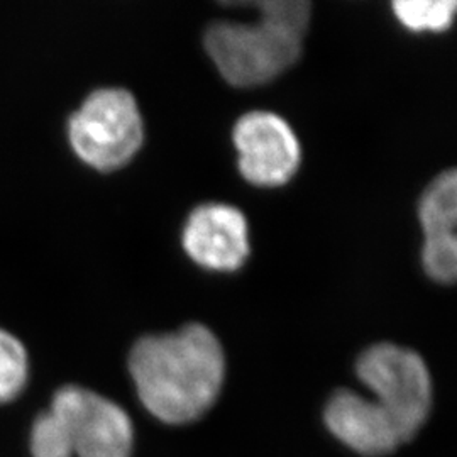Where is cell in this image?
Instances as JSON below:
<instances>
[{
  "label": "cell",
  "instance_id": "1",
  "mask_svg": "<svg viewBox=\"0 0 457 457\" xmlns=\"http://www.w3.org/2000/svg\"><path fill=\"white\" fill-rule=\"evenodd\" d=\"M129 370L139 400L164 424H188L212 407L222 390L226 358L202 324L147 336L132 347Z\"/></svg>",
  "mask_w": 457,
  "mask_h": 457
},
{
  "label": "cell",
  "instance_id": "2",
  "mask_svg": "<svg viewBox=\"0 0 457 457\" xmlns=\"http://www.w3.org/2000/svg\"><path fill=\"white\" fill-rule=\"evenodd\" d=\"M256 22L219 21L205 31L204 45L230 85L254 87L271 82L296 63L311 24V2H251Z\"/></svg>",
  "mask_w": 457,
  "mask_h": 457
},
{
  "label": "cell",
  "instance_id": "3",
  "mask_svg": "<svg viewBox=\"0 0 457 457\" xmlns=\"http://www.w3.org/2000/svg\"><path fill=\"white\" fill-rule=\"evenodd\" d=\"M356 371L402 442L411 441L432 405V381L424 360L405 347L376 344L361 354Z\"/></svg>",
  "mask_w": 457,
  "mask_h": 457
},
{
  "label": "cell",
  "instance_id": "4",
  "mask_svg": "<svg viewBox=\"0 0 457 457\" xmlns=\"http://www.w3.org/2000/svg\"><path fill=\"white\" fill-rule=\"evenodd\" d=\"M68 132L75 153L100 171L129 163L145 139L136 98L122 88H100L90 94L70 119Z\"/></svg>",
  "mask_w": 457,
  "mask_h": 457
},
{
  "label": "cell",
  "instance_id": "5",
  "mask_svg": "<svg viewBox=\"0 0 457 457\" xmlns=\"http://www.w3.org/2000/svg\"><path fill=\"white\" fill-rule=\"evenodd\" d=\"M49 411L63 425L73 456L131 457V419L102 395L65 386L54 395Z\"/></svg>",
  "mask_w": 457,
  "mask_h": 457
},
{
  "label": "cell",
  "instance_id": "6",
  "mask_svg": "<svg viewBox=\"0 0 457 457\" xmlns=\"http://www.w3.org/2000/svg\"><path fill=\"white\" fill-rule=\"evenodd\" d=\"M239 170L258 187H279L300 164V145L290 124L279 115L254 111L243 115L232 132Z\"/></svg>",
  "mask_w": 457,
  "mask_h": 457
},
{
  "label": "cell",
  "instance_id": "7",
  "mask_svg": "<svg viewBox=\"0 0 457 457\" xmlns=\"http://www.w3.org/2000/svg\"><path fill=\"white\" fill-rule=\"evenodd\" d=\"M183 247L196 264L207 270H239L249 256L245 213L228 204L196 207L183 230Z\"/></svg>",
  "mask_w": 457,
  "mask_h": 457
},
{
  "label": "cell",
  "instance_id": "8",
  "mask_svg": "<svg viewBox=\"0 0 457 457\" xmlns=\"http://www.w3.org/2000/svg\"><path fill=\"white\" fill-rule=\"evenodd\" d=\"M424 228L422 249L427 275L439 283H453L457 275V175L444 171L428 185L419 205Z\"/></svg>",
  "mask_w": 457,
  "mask_h": 457
},
{
  "label": "cell",
  "instance_id": "9",
  "mask_svg": "<svg viewBox=\"0 0 457 457\" xmlns=\"http://www.w3.org/2000/svg\"><path fill=\"white\" fill-rule=\"evenodd\" d=\"M328 430L362 456H386L403 444L386 413L356 392L332 395L326 407Z\"/></svg>",
  "mask_w": 457,
  "mask_h": 457
},
{
  "label": "cell",
  "instance_id": "10",
  "mask_svg": "<svg viewBox=\"0 0 457 457\" xmlns=\"http://www.w3.org/2000/svg\"><path fill=\"white\" fill-rule=\"evenodd\" d=\"M457 4L454 0H396L393 11L410 31H445L453 24Z\"/></svg>",
  "mask_w": 457,
  "mask_h": 457
},
{
  "label": "cell",
  "instance_id": "11",
  "mask_svg": "<svg viewBox=\"0 0 457 457\" xmlns=\"http://www.w3.org/2000/svg\"><path fill=\"white\" fill-rule=\"evenodd\" d=\"M28 379V354L12 334L0 328V403L14 400Z\"/></svg>",
  "mask_w": 457,
  "mask_h": 457
},
{
  "label": "cell",
  "instance_id": "12",
  "mask_svg": "<svg viewBox=\"0 0 457 457\" xmlns=\"http://www.w3.org/2000/svg\"><path fill=\"white\" fill-rule=\"evenodd\" d=\"M31 453L34 457H73L65 428L51 411L43 413L34 422Z\"/></svg>",
  "mask_w": 457,
  "mask_h": 457
}]
</instances>
